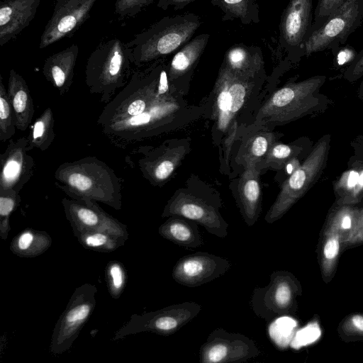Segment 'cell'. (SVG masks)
I'll return each mask as SVG.
<instances>
[{
    "label": "cell",
    "mask_w": 363,
    "mask_h": 363,
    "mask_svg": "<svg viewBox=\"0 0 363 363\" xmlns=\"http://www.w3.org/2000/svg\"><path fill=\"white\" fill-rule=\"evenodd\" d=\"M162 60L152 62L143 69L138 67L133 71L126 85L106 104L96 120L98 126L140 114L158 99L156 91L164 65Z\"/></svg>",
    "instance_id": "obj_5"
},
{
    "label": "cell",
    "mask_w": 363,
    "mask_h": 363,
    "mask_svg": "<svg viewBox=\"0 0 363 363\" xmlns=\"http://www.w3.org/2000/svg\"><path fill=\"white\" fill-rule=\"evenodd\" d=\"M298 286L296 279L288 272H273L266 286L253 291L250 301L253 312L266 321L286 315L294 308L299 291Z\"/></svg>",
    "instance_id": "obj_11"
},
{
    "label": "cell",
    "mask_w": 363,
    "mask_h": 363,
    "mask_svg": "<svg viewBox=\"0 0 363 363\" xmlns=\"http://www.w3.org/2000/svg\"><path fill=\"white\" fill-rule=\"evenodd\" d=\"M231 262L222 257L199 252L181 257L172 270L174 280L190 288L207 284L225 274Z\"/></svg>",
    "instance_id": "obj_18"
},
{
    "label": "cell",
    "mask_w": 363,
    "mask_h": 363,
    "mask_svg": "<svg viewBox=\"0 0 363 363\" xmlns=\"http://www.w3.org/2000/svg\"><path fill=\"white\" fill-rule=\"evenodd\" d=\"M21 201L19 194L0 192V236L6 240L11 230L10 216Z\"/></svg>",
    "instance_id": "obj_38"
},
{
    "label": "cell",
    "mask_w": 363,
    "mask_h": 363,
    "mask_svg": "<svg viewBox=\"0 0 363 363\" xmlns=\"http://www.w3.org/2000/svg\"><path fill=\"white\" fill-rule=\"evenodd\" d=\"M201 23L192 13L163 17L125 43L133 65L142 67L174 52L191 39Z\"/></svg>",
    "instance_id": "obj_2"
},
{
    "label": "cell",
    "mask_w": 363,
    "mask_h": 363,
    "mask_svg": "<svg viewBox=\"0 0 363 363\" xmlns=\"http://www.w3.org/2000/svg\"><path fill=\"white\" fill-rule=\"evenodd\" d=\"M158 233L164 239L184 247L197 248L203 244L198 223L183 216H169L160 225Z\"/></svg>",
    "instance_id": "obj_27"
},
{
    "label": "cell",
    "mask_w": 363,
    "mask_h": 363,
    "mask_svg": "<svg viewBox=\"0 0 363 363\" xmlns=\"http://www.w3.org/2000/svg\"><path fill=\"white\" fill-rule=\"evenodd\" d=\"M73 234L86 249L100 252H113L125 245L128 238L103 230H74Z\"/></svg>",
    "instance_id": "obj_30"
},
{
    "label": "cell",
    "mask_w": 363,
    "mask_h": 363,
    "mask_svg": "<svg viewBox=\"0 0 363 363\" xmlns=\"http://www.w3.org/2000/svg\"><path fill=\"white\" fill-rule=\"evenodd\" d=\"M301 151L298 147L274 142L263 161L266 167L280 169L285 167Z\"/></svg>",
    "instance_id": "obj_36"
},
{
    "label": "cell",
    "mask_w": 363,
    "mask_h": 363,
    "mask_svg": "<svg viewBox=\"0 0 363 363\" xmlns=\"http://www.w3.org/2000/svg\"><path fill=\"white\" fill-rule=\"evenodd\" d=\"M252 81L240 78L221 65L214 89L213 116L217 128L225 132L243 106Z\"/></svg>",
    "instance_id": "obj_15"
},
{
    "label": "cell",
    "mask_w": 363,
    "mask_h": 363,
    "mask_svg": "<svg viewBox=\"0 0 363 363\" xmlns=\"http://www.w3.org/2000/svg\"><path fill=\"white\" fill-rule=\"evenodd\" d=\"M52 242L47 232L27 228L13 238L10 250L18 257L32 258L46 252Z\"/></svg>",
    "instance_id": "obj_28"
},
{
    "label": "cell",
    "mask_w": 363,
    "mask_h": 363,
    "mask_svg": "<svg viewBox=\"0 0 363 363\" xmlns=\"http://www.w3.org/2000/svg\"><path fill=\"white\" fill-rule=\"evenodd\" d=\"M65 216L74 230H103L128 238L127 226L106 213L97 201L64 198Z\"/></svg>",
    "instance_id": "obj_19"
},
{
    "label": "cell",
    "mask_w": 363,
    "mask_h": 363,
    "mask_svg": "<svg viewBox=\"0 0 363 363\" xmlns=\"http://www.w3.org/2000/svg\"><path fill=\"white\" fill-rule=\"evenodd\" d=\"M330 142L329 134L321 137L303 163L283 183L276 200L264 217L267 223L280 219L318 180L327 163Z\"/></svg>",
    "instance_id": "obj_6"
},
{
    "label": "cell",
    "mask_w": 363,
    "mask_h": 363,
    "mask_svg": "<svg viewBox=\"0 0 363 363\" xmlns=\"http://www.w3.org/2000/svg\"><path fill=\"white\" fill-rule=\"evenodd\" d=\"M40 0H2L0 4V45L15 39L35 18Z\"/></svg>",
    "instance_id": "obj_21"
},
{
    "label": "cell",
    "mask_w": 363,
    "mask_h": 363,
    "mask_svg": "<svg viewBox=\"0 0 363 363\" xmlns=\"http://www.w3.org/2000/svg\"><path fill=\"white\" fill-rule=\"evenodd\" d=\"M78 54V45L72 44L49 56L44 62L43 74L60 96L66 94L72 84Z\"/></svg>",
    "instance_id": "obj_22"
},
{
    "label": "cell",
    "mask_w": 363,
    "mask_h": 363,
    "mask_svg": "<svg viewBox=\"0 0 363 363\" xmlns=\"http://www.w3.org/2000/svg\"><path fill=\"white\" fill-rule=\"evenodd\" d=\"M201 308L194 301H185L142 315L133 314L115 333L113 340L143 332L171 335L196 318Z\"/></svg>",
    "instance_id": "obj_9"
},
{
    "label": "cell",
    "mask_w": 363,
    "mask_h": 363,
    "mask_svg": "<svg viewBox=\"0 0 363 363\" xmlns=\"http://www.w3.org/2000/svg\"><path fill=\"white\" fill-rule=\"evenodd\" d=\"M322 331L319 324L313 321L297 330L291 341V347L298 350L316 342L321 336Z\"/></svg>",
    "instance_id": "obj_40"
},
{
    "label": "cell",
    "mask_w": 363,
    "mask_h": 363,
    "mask_svg": "<svg viewBox=\"0 0 363 363\" xmlns=\"http://www.w3.org/2000/svg\"><path fill=\"white\" fill-rule=\"evenodd\" d=\"M340 203L357 202L363 196V169H351L342 174L335 184Z\"/></svg>",
    "instance_id": "obj_33"
},
{
    "label": "cell",
    "mask_w": 363,
    "mask_h": 363,
    "mask_svg": "<svg viewBox=\"0 0 363 363\" xmlns=\"http://www.w3.org/2000/svg\"><path fill=\"white\" fill-rule=\"evenodd\" d=\"M342 235L335 228L328 226L322 249V267L324 275L327 277L332 274L340 251Z\"/></svg>",
    "instance_id": "obj_34"
},
{
    "label": "cell",
    "mask_w": 363,
    "mask_h": 363,
    "mask_svg": "<svg viewBox=\"0 0 363 363\" xmlns=\"http://www.w3.org/2000/svg\"><path fill=\"white\" fill-rule=\"evenodd\" d=\"M326 77L315 75L298 82L288 83L277 90L260 108L257 121L286 123L318 111L321 86Z\"/></svg>",
    "instance_id": "obj_4"
},
{
    "label": "cell",
    "mask_w": 363,
    "mask_h": 363,
    "mask_svg": "<svg viewBox=\"0 0 363 363\" xmlns=\"http://www.w3.org/2000/svg\"><path fill=\"white\" fill-rule=\"evenodd\" d=\"M209 38L208 33L198 35L179 49L167 66L169 82L182 78L192 72L201 57Z\"/></svg>",
    "instance_id": "obj_26"
},
{
    "label": "cell",
    "mask_w": 363,
    "mask_h": 363,
    "mask_svg": "<svg viewBox=\"0 0 363 363\" xmlns=\"http://www.w3.org/2000/svg\"><path fill=\"white\" fill-rule=\"evenodd\" d=\"M28 138L10 139L5 151L0 155V192L19 194L34 175L35 162L28 155Z\"/></svg>",
    "instance_id": "obj_17"
},
{
    "label": "cell",
    "mask_w": 363,
    "mask_h": 363,
    "mask_svg": "<svg viewBox=\"0 0 363 363\" xmlns=\"http://www.w3.org/2000/svg\"><path fill=\"white\" fill-rule=\"evenodd\" d=\"M97 0H57L52 15L41 35L39 48H45L53 43L69 38L89 17Z\"/></svg>",
    "instance_id": "obj_16"
},
{
    "label": "cell",
    "mask_w": 363,
    "mask_h": 363,
    "mask_svg": "<svg viewBox=\"0 0 363 363\" xmlns=\"http://www.w3.org/2000/svg\"><path fill=\"white\" fill-rule=\"evenodd\" d=\"M313 0H289L281 16L279 45L292 60L305 56L313 24Z\"/></svg>",
    "instance_id": "obj_13"
},
{
    "label": "cell",
    "mask_w": 363,
    "mask_h": 363,
    "mask_svg": "<svg viewBox=\"0 0 363 363\" xmlns=\"http://www.w3.org/2000/svg\"><path fill=\"white\" fill-rule=\"evenodd\" d=\"M125 43L112 38L100 43L87 59L85 67V84L91 94L100 96L107 104L116 91L123 89L133 73Z\"/></svg>",
    "instance_id": "obj_3"
},
{
    "label": "cell",
    "mask_w": 363,
    "mask_h": 363,
    "mask_svg": "<svg viewBox=\"0 0 363 363\" xmlns=\"http://www.w3.org/2000/svg\"><path fill=\"white\" fill-rule=\"evenodd\" d=\"M96 293V286L89 283L76 288L55 325L50 345L52 354H62L72 347L95 308Z\"/></svg>",
    "instance_id": "obj_8"
},
{
    "label": "cell",
    "mask_w": 363,
    "mask_h": 363,
    "mask_svg": "<svg viewBox=\"0 0 363 363\" xmlns=\"http://www.w3.org/2000/svg\"><path fill=\"white\" fill-rule=\"evenodd\" d=\"M363 242V209L358 211L354 225L352 230L342 239L344 245H354Z\"/></svg>",
    "instance_id": "obj_44"
},
{
    "label": "cell",
    "mask_w": 363,
    "mask_h": 363,
    "mask_svg": "<svg viewBox=\"0 0 363 363\" xmlns=\"http://www.w3.org/2000/svg\"><path fill=\"white\" fill-rule=\"evenodd\" d=\"M331 51L334 55V60L339 65H342L347 62L350 65L357 53L354 48L349 45H340Z\"/></svg>",
    "instance_id": "obj_45"
},
{
    "label": "cell",
    "mask_w": 363,
    "mask_h": 363,
    "mask_svg": "<svg viewBox=\"0 0 363 363\" xmlns=\"http://www.w3.org/2000/svg\"><path fill=\"white\" fill-rule=\"evenodd\" d=\"M362 20L363 0H346L319 29L309 35L305 43V56L344 45L361 26Z\"/></svg>",
    "instance_id": "obj_10"
},
{
    "label": "cell",
    "mask_w": 363,
    "mask_h": 363,
    "mask_svg": "<svg viewBox=\"0 0 363 363\" xmlns=\"http://www.w3.org/2000/svg\"><path fill=\"white\" fill-rule=\"evenodd\" d=\"M136 150L143 155L138 160V167L143 177L152 185H159L166 182L174 172L185 153L184 147L160 148L154 150L140 147Z\"/></svg>",
    "instance_id": "obj_20"
},
{
    "label": "cell",
    "mask_w": 363,
    "mask_h": 363,
    "mask_svg": "<svg viewBox=\"0 0 363 363\" xmlns=\"http://www.w3.org/2000/svg\"><path fill=\"white\" fill-rule=\"evenodd\" d=\"M195 0H158L157 6L162 10H167L169 8H173L174 11L180 10Z\"/></svg>",
    "instance_id": "obj_46"
},
{
    "label": "cell",
    "mask_w": 363,
    "mask_h": 363,
    "mask_svg": "<svg viewBox=\"0 0 363 363\" xmlns=\"http://www.w3.org/2000/svg\"><path fill=\"white\" fill-rule=\"evenodd\" d=\"M258 165L245 166L238 182V202L242 218L249 227L257 221L261 211V188Z\"/></svg>",
    "instance_id": "obj_23"
},
{
    "label": "cell",
    "mask_w": 363,
    "mask_h": 363,
    "mask_svg": "<svg viewBox=\"0 0 363 363\" xmlns=\"http://www.w3.org/2000/svg\"><path fill=\"white\" fill-rule=\"evenodd\" d=\"M54 177L55 185L71 199L94 200L121 209V179L96 157L65 162L57 168Z\"/></svg>",
    "instance_id": "obj_1"
},
{
    "label": "cell",
    "mask_w": 363,
    "mask_h": 363,
    "mask_svg": "<svg viewBox=\"0 0 363 363\" xmlns=\"http://www.w3.org/2000/svg\"><path fill=\"white\" fill-rule=\"evenodd\" d=\"M105 278L109 294L118 299L126 286L127 273L123 264L117 260L109 262L105 269Z\"/></svg>",
    "instance_id": "obj_37"
},
{
    "label": "cell",
    "mask_w": 363,
    "mask_h": 363,
    "mask_svg": "<svg viewBox=\"0 0 363 363\" xmlns=\"http://www.w3.org/2000/svg\"><path fill=\"white\" fill-rule=\"evenodd\" d=\"M346 329L359 335H363V315L359 314L352 315L347 321Z\"/></svg>",
    "instance_id": "obj_47"
},
{
    "label": "cell",
    "mask_w": 363,
    "mask_h": 363,
    "mask_svg": "<svg viewBox=\"0 0 363 363\" xmlns=\"http://www.w3.org/2000/svg\"><path fill=\"white\" fill-rule=\"evenodd\" d=\"M358 97H359V99H363V79H362V81L361 82V84H360L359 87V90H358Z\"/></svg>",
    "instance_id": "obj_48"
},
{
    "label": "cell",
    "mask_w": 363,
    "mask_h": 363,
    "mask_svg": "<svg viewBox=\"0 0 363 363\" xmlns=\"http://www.w3.org/2000/svg\"><path fill=\"white\" fill-rule=\"evenodd\" d=\"M358 211L346 204L342 205L332 215L328 225L337 229L343 239L353 228Z\"/></svg>",
    "instance_id": "obj_39"
},
{
    "label": "cell",
    "mask_w": 363,
    "mask_h": 363,
    "mask_svg": "<svg viewBox=\"0 0 363 363\" xmlns=\"http://www.w3.org/2000/svg\"><path fill=\"white\" fill-rule=\"evenodd\" d=\"M7 93L15 113L16 129L24 131L32 122L35 108L26 80L13 69L9 71Z\"/></svg>",
    "instance_id": "obj_25"
},
{
    "label": "cell",
    "mask_w": 363,
    "mask_h": 363,
    "mask_svg": "<svg viewBox=\"0 0 363 363\" xmlns=\"http://www.w3.org/2000/svg\"><path fill=\"white\" fill-rule=\"evenodd\" d=\"M155 0H117L114 12L120 18H132L140 13Z\"/></svg>",
    "instance_id": "obj_42"
},
{
    "label": "cell",
    "mask_w": 363,
    "mask_h": 363,
    "mask_svg": "<svg viewBox=\"0 0 363 363\" xmlns=\"http://www.w3.org/2000/svg\"><path fill=\"white\" fill-rule=\"evenodd\" d=\"M275 142L272 133H257L251 137L243 147L241 155H239L240 162L245 167L247 164L258 163L263 160L269 148Z\"/></svg>",
    "instance_id": "obj_32"
},
{
    "label": "cell",
    "mask_w": 363,
    "mask_h": 363,
    "mask_svg": "<svg viewBox=\"0 0 363 363\" xmlns=\"http://www.w3.org/2000/svg\"><path fill=\"white\" fill-rule=\"evenodd\" d=\"M261 351L255 341L241 333L216 328L199 350L201 363L244 362L258 357Z\"/></svg>",
    "instance_id": "obj_14"
},
{
    "label": "cell",
    "mask_w": 363,
    "mask_h": 363,
    "mask_svg": "<svg viewBox=\"0 0 363 363\" xmlns=\"http://www.w3.org/2000/svg\"><path fill=\"white\" fill-rule=\"evenodd\" d=\"M54 116L50 107L46 108L35 119L28 135V148L32 150L37 148L45 151L52 143L55 133L54 131Z\"/></svg>",
    "instance_id": "obj_31"
},
{
    "label": "cell",
    "mask_w": 363,
    "mask_h": 363,
    "mask_svg": "<svg viewBox=\"0 0 363 363\" xmlns=\"http://www.w3.org/2000/svg\"><path fill=\"white\" fill-rule=\"evenodd\" d=\"M183 216L196 221L211 235L220 238L228 235V223L219 212L218 203L184 191H177L167 202L162 217Z\"/></svg>",
    "instance_id": "obj_12"
},
{
    "label": "cell",
    "mask_w": 363,
    "mask_h": 363,
    "mask_svg": "<svg viewBox=\"0 0 363 363\" xmlns=\"http://www.w3.org/2000/svg\"><path fill=\"white\" fill-rule=\"evenodd\" d=\"M222 65L238 77L252 81L264 69L262 50L255 45L235 44L226 51Z\"/></svg>",
    "instance_id": "obj_24"
},
{
    "label": "cell",
    "mask_w": 363,
    "mask_h": 363,
    "mask_svg": "<svg viewBox=\"0 0 363 363\" xmlns=\"http://www.w3.org/2000/svg\"><path fill=\"white\" fill-rule=\"evenodd\" d=\"M178 106L169 94L158 99L144 112L100 126L112 144L121 147L157 134L172 117Z\"/></svg>",
    "instance_id": "obj_7"
},
{
    "label": "cell",
    "mask_w": 363,
    "mask_h": 363,
    "mask_svg": "<svg viewBox=\"0 0 363 363\" xmlns=\"http://www.w3.org/2000/svg\"><path fill=\"white\" fill-rule=\"evenodd\" d=\"M211 3L222 11L223 21L239 19L245 25L260 21L259 9L256 0H211Z\"/></svg>",
    "instance_id": "obj_29"
},
{
    "label": "cell",
    "mask_w": 363,
    "mask_h": 363,
    "mask_svg": "<svg viewBox=\"0 0 363 363\" xmlns=\"http://www.w3.org/2000/svg\"><path fill=\"white\" fill-rule=\"evenodd\" d=\"M344 78L350 83H353L363 77V49L358 52L345 69Z\"/></svg>",
    "instance_id": "obj_43"
},
{
    "label": "cell",
    "mask_w": 363,
    "mask_h": 363,
    "mask_svg": "<svg viewBox=\"0 0 363 363\" xmlns=\"http://www.w3.org/2000/svg\"><path fill=\"white\" fill-rule=\"evenodd\" d=\"M16 129L15 113L0 74V140L6 142L11 139Z\"/></svg>",
    "instance_id": "obj_35"
},
{
    "label": "cell",
    "mask_w": 363,
    "mask_h": 363,
    "mask_svg": "<svg viewBox=\"0 0 363 363\" xmlns=\"http://www.w3.org/2000/svg\"><path fill=\"white\" fill-rule=\"evenodd\" d=\"M346 0H318L316 4L310 35L319 29L329 16ZM309 37V36H308Z\"/></svg>",
    "instance_id": "obj_41"
}]
</instances>
